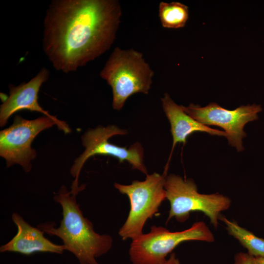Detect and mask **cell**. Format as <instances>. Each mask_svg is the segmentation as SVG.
<instances>
[{"mask_svg": "<svg viewBox=\"0 0 264 264\" xmlns=\"http://www.w3.org/2000/svg\"><path fill=\"white\" fill-rule=\"evenodd\" d=\"M188 8L179 2H161L159 5V17L162 26L177 29L183 27L188 19Z\"/></svg>", "mask_w": 264, "mask_h": 264, "instance_id": "cell-14", "label": "cell"}, {"mask_svg": "<svg viewBox=\"0 0 264 264\" xmlns=\"http://www.w3.org/2000/svg\"><path fill=\"white\" fill-rule=\"evenodd\" d=\"M11 219L17 227V233L10 241L0 246V252H13L29 256L36 252L62 254L66 250L63 244H56L46 239L43 231L31 226L19 214L14 212Z\"/></svg>", "mask_w": 264, "mask_h": 264, "instance_id": "cell-11", "label": "cell"}, {"mask_svg": "<svg viewBox=\"0 0 264 264\" xmlns=\"http://www.w3.org/2000/svg\"><path fill=\"white\" fill-rule=\"evenodd\" d=\"M167 170L163 175L148 174L144 180H134L129 185L114 183L115 188L127 195L130 202L128 216L119 231L123 240H133L142 235L147 220L158 212L162 202L166 199L164 184Z\"/></svg>", "mask_w": 264, "mask_h": 264, "instance_id": "cell-5", "label": "cell"}, {"mask_svg": "<svg viewBox=\"0 0 264 264\" xmlns=\"http://www.w3.org/2000/svg\"><path fill=\"white\" fill-rule=\"evenodd\" d=\"M181 106L188 115L203 125L219 126L224 130L229 144L238 152L244 149L242 139L246 136L243 130L246 124L257 120L262 110L260 105L253 104L241 106L234 110H228L216 103H210L201 107L190 104Z\"/></svg>", "mask_w": 264, "mask_h": 264, "instance_id": "cell-9", "label": "cell"}, {"mask_svg": "<svg viewBox=\"0 0 264 264\" xmlns=\"http://www.w3.org/2000/svg\"><path fill=\"white\" fill-rule=\"evenodd\" d=\"M121 15L116 0H53L44 21L45 55L57 70H77L110 49Z\"/></svg>", "mask_w": 264, "mask_h": 264, "instance_id": "cell-1", "label": "cell"}, {"mask_svg": "<svg viewBox=\"0 0 264 264\" xmlns=\"http://www.w3.org/2000/svg\"><path fill=\"white\" fill-rule=\"evenodd\" d=\"M49 72L42 68L29 82L18 86H10L9 95L0 107V125L4 126L8 118L14 113L22 110L42 113L54 120L59 129L65 133L70 132V129L64 121L57 119L44 110L38 103V93L42 84L49 77Z\"/></svg>", "mask_w": 264, "mask_h": 264, "instance_id": "cell-10", "label": "cell"}, {"mask_svg": "<svg viewBox=\"0 0 264 264\" xmlns=\"http://www.w3.org/2000/svg\"><path fill=\"white\" fill-rule=\"evenodd\" d=\"M154 72L143 54L133 49L115 47L100 71L112 89L113 109L120 110L132 95L148 94Z\"/></svg>", "mask_w": 264, "mask_h": 264, "instance_id": "cell-3", "label": "cell"}, {"mask_svg": "<svg viewBox=\"0 0 264 264\" xmlns=\"http://www.w3.org/2000/svg\"><path fill=\"white\" fill-rule=\"evenodd\" d=\"M188 241L212 242L215 237L203 221L195 222L189 228L176 232L154 225L149 233L132 240L130 258L133 264H162L178 245Z\"/></svg>", "mask_w": 264, "mask_h": 264, "instance_id": "cell-6", "label": "cell"}, {"mask_svg": "<svg viewBox=\"0 0 264 264\" xmlns=\"http://www.w3.org/2000/svg\"><path fill=\"white\" fill-rule=\"evenodd\" d=\"M164 188L166 199L170 204L166 223L173 218L179 222H184L191 213L201 212L209 218L213 226L217 228L221 212L228 209L231 204V199L223 195L198 193L193 179H183L178 175L171 174L166 176Z\"/></svg>", "mask_w": 264, "mask_h": 264, "instance_id": "cell-4", "label": "cell"}, {"mask_svg": "<svg viewBox=\"0 0 264 264\" xmlns=\"http://www.w3.org/2000/svg\"><path fill=\"white\" fill-rule=\"evenodd\" d=\"M252 262L253 264H264V257H252Z\"/></svg>", "mask_w": 264, "mask_h": 264, "instance_id": "cell-17", "label": "cell"}, {"mask_svg": "<svg viewBox=\"0 0 264 264\" xmlns=\"http://www.w3.org/2000/svg\"><path fill=\"white\" fill-rule=\"evenodd\" d=\"M54 125L56 122L46 116L27 120L16 115L13 124L0 132V155L5 159L7 167L18 164L29 172L31 161L37 155L31 147L33 141L40 132Z\"/></svg>", "mask_w": 264, "mask_h": 264, "instance_id": "cell-8", "label": "cell"}, {"mask_svg": "<svg viewBox=\"0 0 264 264\" xmlns=\"http://www.w3.org/2000/svg\"><path fill=\"white\" fill-rule=\"evenodd\" d=\"M76 197L65 186H61L53 197L62 208L60 225L55 228L53 222H45L37 227L48 235L60 238L66 250L73 254L80 264H99L96 258L110 249L112 238L95 232L92 223L84 217Z\"/></svg>", "mask_w": 264, "mask_h": 264, "instance_id": "cell-2", "label": "cell"}, {"mask_svg": "<svg viewBox=\"0 0 264 264\" xmlns=\"http://www.w3.org/2000/svg\"><path fill=\"white\" fill-rule=\"evenodd\" d=\"M162 105L171 125L173 137L172 152L177 143H186L188 137L195 132H204L213 135L226 136L224 131L202 124L188 115L167 93L161 98Z\"/></svg>", "mask_w": 264, "mask_h": 264, "instance_id": "cell-12", "label": "cell"}, {"mask_svg": "<svg viewBox=\"0 0 264 264\" xmlns=\"http://www.w3.org/2000/svg\"><path fill=\"white\" fill-rule=\"evenodd\" d=\"M162 264H180L178 258H176L175 253H171L169 258Z\"/></svg>", "mask_w": 264, "mask_h": 264, "instance_id": "cell-16", "label": "cell"}, {"mask_svg": "<svg viewBox=\"0 0 264 264\" xmlns=\"http://www.w3.org/2000/svg\"><path fill=\"white\" fill-rule=\"evenodd\" d=\"M233 264H253L252 257L247 253H237L234 255Z\"/></svg>", "mask_w": 264, "mask_h": 264, "instance_id": "cell-15", "label": "cell"}, {"mask_svg": "<svg viewBox=\"0 0 264 264\" xmlns=\"http://www.w3.org/2000/svg\"><path fill=\"white\" fill-rule=\"evenodd\" d=\"M127 133L126 130L119 128L115 125H109L107 127L99 126L85 132L82 137L85 151L74 160L70 169V173L75 178L71 186L70 191L71 194L77 196L85 189V185L79 186L80 173L86 161L90 157L96 154L115 157L120 163L126 161L132 169H137L148 175L143 161V149L140 143H134L127 148L117 146L109 141L112 136L123 135Z\"/></svg>", "mask_w": 264, "mask_h": 264, "instance_id": "cell-7", "label": "cell"}, {"mask_svg": "<svg viewBox=\"0 0 264 264\" xmlns=\"http://www.w3.org/2000/svg\"><path fill=\"white\" fill-rule=\"evenodd\" d=\"M219 220L226 225L229 235L237 239L247 250V253L253 257H264V239L259 238L253 233L239 225L234 220H230L220 215Z\"/></svg>", "mask_w": 264, "mask_h": 264, "instance_id": "cell-13", "label": "cell"}]
</instances>
